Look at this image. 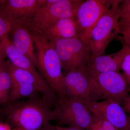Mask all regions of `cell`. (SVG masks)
I'll list each match as a JSON object with an SVG mask.
<instances>
[{"instance_id": "5", "label": "cell", "mask_w": 130, "mask_h": 130, "mask_svg": "<svg viewBox=\"0 0 130 130\" xmlns=\"http://www.w3.org/2000/svg\"><path fill=\"white\" fill-rule=\"evenodd\" d=\"M60 60L64 75L86 67L91 57L90 44L78 37L50 41Z\"/></svg>"}, {"instance_id": "2", "label": "cell", "mask_w": 130, "mask_h": 130, "mask_svg": "<svg viewBox=\"0 0 130 130\" xmlns=\"http://www.w3.org/2000/svg\"><path fill=\"white\" fill-rule=\"evenodd\" d=\"M31 32L37 52V67L58 98H65L64 80L62 66L53 44L41 34Z\"/></svg>"}, {"instance_id": "8", "label": "cell", "mask_w": 130, "mask_h": 130, "mask_svg": "<svg viewBox=\"0 0 130 130\" xmlns=\"http://www.w3.org/2000/svg\"><path fill=\"white\" fill-rule=\"evenodd\" d=\"M113 1L87 0L80 4L75 17L80 39L89 43L91 31L100 18L111 7Z\"/></svg>"}, {"instance_id": "24", "label": "cell", "mask_w": 130, "mask_h": 130, "mask_svg": "<svg viewBox=\"0 0 130 130\" xmlns=\"http://www.w3.org/2000/svg\"><path fill=\"white\" fill-rule=\"evenodd\" d=\"M41 130H80L77 128L68 126L63 127L51 124L50 122L47 123Z\"/></svg>"}, {"instance_id": "7", "label": "cell", "mask_w": 130, "mask_h": 130, "mask_svg": "<svg viewBox=\"0 0 130 130\" xmlns=\"http://www.w3.org/2000/svg\"><path fill=\"white\" fill-rule=\"evenodd\" d=\"M66 96L78 98L86 104L102 99L97 83L90 76L86 67L71 70L64 75Z\"/></svg>"}, {"instance_id": "23", "label": "cell", "mask_w": 130, "mask_h": 130, "mask_svg": "<svg viewBox=\"0 0 130 130\" xmlns=\"http://www.w3.org/2000/svg\"><path fill=\"white\" fill-rule=\"evenodd\" d=\"M121 16L120 20H126L130 19V0H125L123 2L120 7Z\"/></svg>"}, {"instance_id": "14", "label": "cell", "mask_w": 130, "mask_h": 130, "mask_svg": "<svg viewBox=\"0 0 130 130\" xmlns=\"http://www.w3.org/2000/svg\"><path fill=\"white\" fill-rule=\"evenodd\" d=\"M40 34L50 41L78 37V28L76 19L75 18L60 19Z\"/></svg>"}, {"instance_id": "4", "label": "cell", "mask_w": 130, "mask_h": 130, "mask_svg": "<svg viewBox=\"0 0 130 130\" xmlns=\"http://www.w3.org/2000/svg\"><path fill=\"white\" fill-rule=\"evenodd\" d=\"M82 0H47L32 18L22 24L31 31L40 33L60 19L75 18Z\"/></svg>"}, {"instance_id": "13", "label": "cell", "mask_w": 130, "mask_h": 130, "mask_svg": "<svg viewBox=\"0 0 130 130\" xmlns=\"http://www.w3.org/2000/svg\"><path fill=\"white\" fill-rule=\"evenodd\" d=\"M10 32L12 38V41L16 49L28 58L37 67V58L34 52L35 43L29 28L23 24H18Z\"/></svg>"}, {"instance_id": "18", "label": "cell", "mask_w": 130, "mask_h": 130, "mask_svg": "<svg viewBox=\"0 0 130 130\" xmlns=\"http://www.w3.org/2000/svg\"><path fill=\"white\" fill-rule=\"evenodd\" d=\"M117 39L122 43L123 46L115 54L120 63V70L123 71V74L129 84L130 92V44H126L120 39Z\"/></svg>"}, {"instance_id": "1", "label": "cell", "mask_w": 130, "mask_h": 130, "mask_svg": "<svg viewBox=\"0 0 130 130\" xmlns=\"http://www.w3.org/2000/svg\"><path fill=\"white\" fill-rule=\"evenodd\" d=\"M53 104L43 99L30 98L24 101L9 102L3 112L12 124L23 130H41L54 120Z\"/></svg>"}, {"instance_id": "25", "label": "cell", "mask_w": 130, "mask_h": 130, "mask_svg": "<svg viewBox=\"0 0 130 130\" xmlns=\"http://www.w3.org/2000/svg\"><path fill=\"white\" fill-rule=\"evenodd\" d=\"M6 56L5 47L2 40L0 38V66L5 62L4 59Z\"/></svg>"}, {"instance_id": "31", "label": "cell", "mask_w": 130, "mask_h": 130, "mask_svg": "<svg viewBox=\"0 0 130 130\" xmlns=\"http://www.w3.org/2000/svg\"><path fill=\"white\" fill-rule=\"evenodd\" d=\"M1 116H0V120H1ZM0 122H1V121H0Z\"/></svg>"}, {"instance_id": "12", "label": "cell", "mask_w": 130, "mask_h": 130, "mask_svg": "<svg viewBox=\"0 0 130 130\" xmlns=\"http://www.w3.org/2000/svg\"><path fill=\"white\" fill-rule=\"evenodd\" d=\"M91 113L105 119L118 130H130L128 117L123 106L113 100L107 99L101 102L86 104Z\"/></svg>"}, {"instance_id": "26", "label": "cell", "mask_w": 130, "mask_h": 130, "mask_svg": "<svg viewBox=\"0 0 130 130\" xmlns=\"http://www.w3.org/2000/svg\"><path fill=\"white\" fill-rule=\"evenodd\" d=\"M123 107L125 112L130 113V96L125 98L123 103Z\"/></svg>"}, {"instance_id": "9", "label": "cell", "mask_w": 130, "mask_h": 130, "mask_svg": "<svg viewBox=\"0 0 130 130\" xmlns=\"http://www.w3.org/2000/svg\"><path fill=\"white\" fill-rule=\"evenodd\" d=\"M92 78L97 83L102 99L112 100L121 105L129 96V84L124 74L119 72L100 73Z\"/></svg>"}, {"instance_id": "22", "label": "cell", "mask_w": 130, "mask_h": 130, "mask_svg": "<svg viewBox=\"0 0 130 130\" xmlns=\"http://www.w3.org/2000/svg\"><path fill=\"white\" fill-rule=\"evenodd\" d=\"M120 24L122 36H119L116 38H119L126 44H130V23L120 22Z\"/></svg>"}, {"instance_id": "17", "label": "cell", "mask_w": 130, "mask_h": 130, "mask_svg": "<svg viewBox=\"0 0 130 130\" xmlns=\"http://www.w3.org/2000/svg\"><path fill=\"white\" fill-rule=\"evenodd\" d=\"M39 93L37 89L32 85L26 84H12L9 96V102H13L24 97H36Z\"/></svg>"}, {"instance_id": "19", "label": "cell", "mask_w": 130, "mask_h": 130, "mask_svg": "<svg viewBox=\"0 0 130 130\" xmlns=\"http://www.w3.org/2000/svg\"><path fill=\"white\" fill-rule=\"evenodd\" d=\"M11 86V78L5 67V61L0 66V103L9 102Z\"/></svg>"}, {"instance_id": "10", "label": "cell", "mask_w": 130, "mask_h": 130, "mask_svg": "<svg viewBox=\"0 0 130 130\" xmlns=\"http://www.w3.org/2000/svg\"><path fill=\"white\" fill-rule=\"evenodd\" d=\"M5 66L11 78L12 84H26L35 86L41 94L42 98L54 106L58 99V95L40 74L36 75L17 67L9 60L5 61Z\"/></svg>"}, {"instance_id": "3", "label": "cell", "mask_w": 130, "mask_h": 130, "mask_svg": "<svg viewBox=\"0 0 130 130\" xmlns=\"http://www.w3.org/2000/svg\"><path fill=\"white\" fill-rule=\"evenodd\" d=\"M121 1L113 0L111 7L100 18L91 32V57L102 55L112 40L121 34L119 19Z\"/></svg>"}, {"instance_id": "28", "label": "cell", "mask_w": 130, "mask_h": 130, "mask_svg": "<svg viewBox=\"0 0 130 130\" xmlns=\"http://www.w3.org/2000/svg\"><path fill=\"white\" fill-rule=\"evenodd\" d=\"M120 23H130V19L126 20H120Z\"/></svg>"}, {"instance_id": "15", "label": "cell", "mask_w": 130, "mask_h": 130, "mask_svg": "<svg viewBox=\"0 0 130 130\" xmlns=\"http://www.w3.org/2000/svg\"><path fill=\"white\" fill-rule=\"evenodd\" d=\"M86 70L91 77L108 72H119L120 65L115 54L91 57L86 66Z\"/></svg>"}, {"instance_id": "11", "label": "cell", "mask_w": 130, "mask_h": 130, "mask_svg": "<svg viewBox=\"0 0 130 130\" xmlns=\"http://www.w3.org/2000/svg\"><path fill=\"white\" fill-rule=\"evenodd\" d=\"M44 0H8L0 4V15L24 23L32 18L45 3Z\"/></svg>"}, {"instance_id": "21", "label": "cell", "mask_w": 130, "mask_h": 130, "mask_svg": "<svg viewBox=\"0 0 130 130\" xmlns=\"http://www.w3.org/2000/svg\"><path fill=\"white\" fill-rule=\"evenodd\" d=\"M19 23L11 21L0 15V38L8 35L12 29Z\"/></svg>"}, {"instance_id": "29", "label": "cell", "mask_w": 130, "mask_h": 130, "mask_svg": "<svg viewBox=\"0 0 130 130\" xmlns=\"http://www.w3.org/2000/svg\"><path fill=\"white\" fill-rule=\"evenodd\" d=\"M13 130H23L22 129H20V128H16V129H13Z\"/></svg>"}, {"instance_id": "27", "label": "cell", "mask_w": 130, "mask_h": 130, "mask_svg": "<svg viewBox=\"0 0 130 130\" xmlns=\"http://www.w3.org/2000/svg\"><path fill=\"white\" fill-rule=\"evenodd\" d=\"M0 130H11V127L7 123L0 122Z\"/></svg>"}, {"instance_id": "6", "label": "cell", "mask_w": 130, "mask_h": 130, "mask_svg": "<svg viewBox=\"0 0 130 130\" xmlns=\"http://www.w3.org/2000/svg\"><path fill=\"white\" fill-rule=\"evenodd\" d=\"M53 112L54 120L80 130H87L93 119V113L86 103L75 98H58Z\"/></svg>"}, {"instance_id": "30", "label": "cell", "mask_w": 130, "mask_h": 130, "mask_svg": "<svg viewBox=\"0 0 130 130\" xmlns=\"http://www.w3.org/2000/svg\"><path fill=\"white\" fill-rule=\"evenodd\" d=\"M128 121H129V123L130 125V117H128Z\"/></svg>"}, {"instance_id": "20", "label": "cell", "mask_w": 130, "mask_h": 130, "mask_svg": "<svg viewBox=\"0 0 130 130\" xmlns=\"http://www.w3.org/2000/svg\"><path fill=\"white\" fill-rule=\"evenodd\" d=\"M87 130H118L105 119L93 114L90 125Z\"/></svg>"}, {"instance_id": "16", "label": "cell", "mask_w": 130, "mask_h": 130, "mask_svg": "<svg viewBox=\"0 0 130 130\" xmlns=\"http://www.w3.org/2000/svg\"><path fill=\"white\" fill-rule=\"evenodd\" d=\"M1 38L4 44L6 56L13 64L36 75L40 74L31 61L16 49L12 42L8 37V35H5Z\"/></svg>"}]
</instances>
